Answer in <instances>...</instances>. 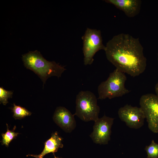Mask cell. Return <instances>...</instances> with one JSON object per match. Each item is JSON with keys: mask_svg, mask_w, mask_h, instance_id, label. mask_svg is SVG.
Listing matches in <instances>:
<instances>
[{"mask_svg": "<svg viewBox=\"0 0 158 158\" xmlns=\"http://www.w3.org/2000/svg\"><path fill=\"white\" fill-rule=\"evenodd\" d=\"M104 51L107 59L116 68L131 76H138L146 69L147 59L138 38L118 34L108 42Z\"/></svg>", "mask_w": 158, "mask_h": 158, "instance_id": "cell-1", "label": "cell"}, {"mask_svg": "<svg viewBox=\"0 0 158 158\" xmlns=\"http://www.w3.org/2000/svg\"><path fill=\"white\" fill-rule=\"evenodd\" d=\"M22 60L25 67L40 78L43 83V88L48 78L56 76L59 78L66 70L64 67L55 61L46 60L37 50L23 55Z\"/></svg>", "mask_w": 158, "mask_h": 158, "instance_id": "cell-2", "label": "cell"}, {"mask_svg": "<svg viewBox=\"0 0 158 158\" xmlns=\"http://www.w3.org/2000/svg\"><path fill=\"white\" fill-rule=\"evenodd\" d=\"M127 77L125 73L116 68L110 73L106 80L101 83L98 87V99H111L122 97L130 91L125 87Z\"/></svg>", "mask_w": 158, "mask_h": 158, "instance_id": "cell-3", "label": "cell"}, {"mask_svg": "<svg viewBox=\"0 0 158 158\" xmlns=\"http://www.w3.org/2000/svg\"><path fill=\"white\" fill-rule=\"evenodd\" d=\"M75 111L77 116L85 122L96 121L99 118L100 108L95 94L89 91H81L77 95Z\"/></svg>", "mask_w": 158, "mask_h": 158, "instance_id": "cell-4", "label": "cell"}, {"mask_svg": "<svg viewBox=\"0 0 158 158\" xmlns=\"http://www.w3.org/2000/svg\"><path fill=\"white\" fill-rule=\"evenodd\" d=\"M83 40V52L84 64H91L96 53L101 50H104L105 46L103 44L100 30L87 28L82 37Z\"/></svg>", "mask_w": 158, "mask_h": 158, "instance_id": "cell-5", "label": "cell"}, {"mask_svg": "<svg viewBox=\"0 0 158 158\" xmlns=\"http://www.w3.org/2000/svg\"><path fill=\"white\" fill-rule=\"evenodd\" d=\"M139 104L143 110L149 129L154 133H158V96L152 93L140 97Z\"/></svg>", "mask_w": 158, "mask_h": 158, "instance_id": "cell-6", "label": "cell"}, {"mask_svg": "<svg viewBox=\"0 0 158 158\" xmlns=\"http://www.w3.org/2000/svg\"><path fill=\"white\" fill-rule=\"evenodd\" d=\"M114 120V118L104 114L95 121L93 131L90 135L94 143L100 145L108 144L111 139Z\"/></svg>", "mask_w": 158, "mask_h": 158, "instance_id": "cell-7", "label": "cell"}, {"mask_svg": "<svg viewBox=\"0 0 158 158\" xmlns=\"http://www.w3.org/2000/svg\"><path fill=\"white\" fill-rule=\"evenodd\" d=\"M121 121L131 128L138 129L142 127L145 119L144 113L140 107L126 104L120 108L118 111Z\"/></svg>", "mask_w": 158, "mask_h": 158, "instance_id": "cell-8", "label": "cell"}, {"mask_svg": "<svg viewBox=\"0 0 158 158\" xmlns=\"http://www.w3.org/2000/svg\"><path fill=\"white\" fill-rule=\"evenodd\" d=\"M74 115L64 107L56 108L53 116L55 122L64 131L70 133L76 126Z\"/></svg>", "mask_w": 158, "mask_h": 158, "instance_id": "cell-9", "label": "cell"}, {"mask_svg": "<svg viewBox=\"0 0 158 158\" xmlns=\"http://www.w3.org/2000/svg\"><path fill=\"white\" fill-rule=\"evenodd\" d=\"M124 12L129 18H133L139 13L142 1L140 0H105Z\"/></svg>", "mask_w": 158, "mask_h": 158, "instance_id": "cell-10", "label": "cell"}, {"mask_svg": "<svg viewBox=\"0 0 158 158\" xmlns=\"http://www.w3.org/2000/svg\"><path fill=\"white\" fill-rule=\"evenodd\" d=\"M62 140V138L59 136L58 132H55L52 134L51 138L45 142L44 148L41 154L37 155L28 154L27 156H31L36 158H43L48 153L54 154L57 151L59 148H63Z\"/></svg>", "mask_w": 158, "mask_h": 158, "instance_id": "cell-11", "label": "cell"}, {"mask_svg": "<svg viewBox=\"0 0 158 158\" xmlns=\"http://www.w3.org/2000/svg\"><path fill=\"white\" fill-rule=\"evenodd\" d=\"M13 112V117L15 119H20L31 115L32 113L25 108L17 106L14 103L12 109Z\"/></svg>", "mask_w": 158, "mask_h": 158, "instance_id": "cell-12", "label": "cell"}, {"mask_svg": "<svg viewBox=\"0 0 158 158\" xmlns=\"http://www.w3.org/2000/svg\"><path fill=\"white\" fill-rule=\"evenodd\" d=\"M145 150L147 153V158H158V144L154 140L151 141L149 145L145 146Z\"/></svg>", "mask_w": 158, "mask_h": 158, "instance_id": "cell-13", "label": "cell"}, {"mask_svg": "<svg viewBox=\"0 0 158 158\" xmlns=\"http://www.w3.org/2000/svg\"><path fill=\"white\" fill-rule=\"evenodd\" d=\"M6 125L7 130L5 133L1 134L2 140L1 142L2 145H5L8 147L9 143L17 136L19 133L15 132L13 130H9L7 124Z\"/></svg>", "mask_w": 158, "mask_h": 158, "instance_id": "cell-14", "label": "cell"}, {"mask_svg": "<svg viewBox=\"0 0 158 158\" xmlns=\"http://www.w3.org/2000/svg\"><path fill=\"white\" fill-rule=\"evenodd\" d=\"M13 92L12 91H8L4 89L2 87H0V103L6 105L8 103V98H12Z\"/></svg>", "mask_w": 158, "mask_h": 158, "instance_id": "cell-15", "label": "cell"}, {"mask_svg": "<svg viewBox=\"0 0 158 158\" xmlns=\"http://www.w3.org/2000/svg\"><path fill=\"white\" fill-rule=\"evenodd\" d=\"M154 89L156 95L158 96V82L156 84Z\"/></svg>", "mask_w": 158, "mask_h": 158, "instance_id": "cell-16", "label": "cell"}, {"mask_svg": "<svg viewBox=\"0 0 158 158\" xmlns=\"http://www.w3.org/2000/svg\"><path fill=\"white\" fill-rule=\"evenodd\" d=\"M54 158H60L58 157H56L54 155Z\"/></svg>", "mask_w": 158, "mask_h": 158, "instance_id": "cell-17", "label": "cell"}, {"mask_svg": "<svg viewBox=\"0 0 158 158\" xmlns=\"http://www.w3.org/2000/svg\"><path fill=\"white\" fill-rule=\"evenodd\" d=\"M157 61H158V53H157Z\"/></svg>", "mask_w": 158, "mask_h": 158, "instance_id": "cell-18", "label": "cell"}]
</instances>
